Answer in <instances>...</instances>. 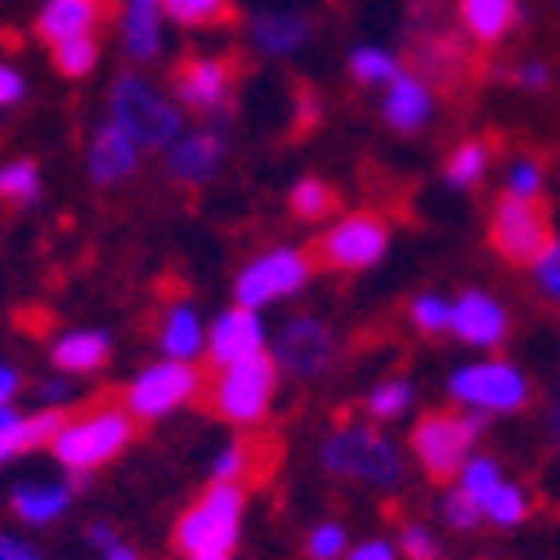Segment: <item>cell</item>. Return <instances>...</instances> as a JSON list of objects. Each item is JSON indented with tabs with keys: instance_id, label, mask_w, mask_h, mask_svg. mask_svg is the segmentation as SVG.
<instances>
[{
	"instance_id": "cell-1",
	"label": "cell",
	"mask_w": 560,
	"mask_h": 560,
	"mask_svg": "<svg viewBox=\"0 0 560 560\" xmlns=\"http://www.w3.org/2000/svg\"><path fill=\"white\" fill-rule=\"evenodd\" d=\"M243 521H247V489L211 480L189 506L179 511V521L171 529V547L184 560L233 556V547H238V538H243Z\"/></svg>"
},
{
	"instance_id": "cell-2",
	"label": "cell",
	"mask_w": 560,
	"mask_h": 560,
	"mask_svg": "<svg viewBox=\"0 0 560 560\" xmlns=\"http://www.w3.org/2000/svg\"><path fill=\"white\" fill-rule=\"evenodd\" d=\"M135 427L139 422L126 412V404H100L81 417H63V427L50 440V448H55L59 466H68L72 476H90L130 448Z\"/></svg>"
},
{
	"instance_id": "cell-3",
	"label": "cell",
	"mask_w": 560,
	"mask_h": 560,
	"mask_svg": "<svg viewBox=\"0 0 560 560\" xmlns=\"http://www.w3.org/2000/svg\"><path fill=\"white\" fill-rule=\"evenodd\" d=\"M323 471L337 476V480H354L368 489H382L395 493L404 489V453L382 440L372 427H337L318 448Z\"/></svg>"
},
{
	"instance_id": "cell-4",
	"label": "cell",
	"mask_w": 560,
	"mask_h": 560,
	"mask_svg": "<svg viewBox=\"0 0 560 560\" xmlns=\"http://www.w3.org/2000/svg\"><path fill=\"white\" fill-rule=\"evenodd\" d=\"M485 431V412H457V408H431L417 417V427L408 435V448L417 466L427 471V480L448 485L462 476V466L471 462V448Z\"/></svg>"
},
{
	"instance_id": "cell-5",
	"label": "cell",
	"mask_w": 560,
	"mask_h": 560,
	"mask_svg": "<svg viewBox=\"0 0 560 560\" xmlns=\"http://www.w3.org/2000/svg\"><path fill=\"white\" fill-rule=\"evenodd\" d=\"M278 377H283V372H278L273 354L260 350V354H252L243 363L220 368L202 395H207V408L220 417V422H229V427H260L269 417V408H273Z\"/></svg>"
},
{
	"instance_id": "cell-6",
	"label": "cell",
	"mask_w": 560,
	"mask_h": 560,
	"mask_svg": "<svg viewBox=\"0 0 560 560\" xmlns=\"http://www.w3.org/2000/svg\"><path fill=\"white\" fill-rule=\"evenodd\" d=\"M243 77H247V59L238 50H229V55H184L171 68V90H175L184 113L229 117L233 108H238Z\"/></svg>"
},
{
	"instance_id": "cell-7",
	"label": "cell",
	"mask_w": 560,
	"mask_h": 560,
	"mask_svg": "<svg viewBox=\"0 0 560 560\" xmlns=\"http://www.w3.org/2000/svg\"><path fill=\"white\" fill-rule=\"evenodd\" d=\"M489 247L516 269H534L551 247H556V220L551 207L538 198L502 194L489 215Z\"/></svg>"
},
{
	"instance_id": "cell-8",
	"label": "cell",
	"mask_w": 560,
	"mask_h": 560,
	"mask_svg": "<svg viewBox=\"0 0 560 560\" xmlns=\"http://www.w3.org/2000/svg\"><path fill=\"white\" fill-rule=\"evenodd\" d=\"M390 247V220L382 211H354L337 224H328L318 238L305 247L314 269H332V273H363L372 269Z\"/></svg>"
},
{
	"instance_id": "cell-9",
	"label": "cell",
	"mask_w": 560,
	"mask_h": 560,
	"mask_svg": "<svg viewBox=\"0 0 560 560\" xmlns=\"http://www.w3.org/2000/svg\"><path fill=\"white\" fill-rule=\"evenodd\" d=\"M113 126L135 149H171L179 139V108L162 100L144 77H117L113 85Z\"/></svg>"
},
{
	"instance_id": "cell-10",
	"label": "cell",
	"mask_w": 560,
	"mask_h": 560,
	"mask_svg": "<svg viewBox=\"0 0 560 560\" xmlns=\"http://www.w3.org/2000/svg\"><path fill=\"white\" fill-rule=\"evenodd\" d=\"M408 72L431 81L440 95H462L466 81L480 72V59L466 50L462 36L444 27V19H435V23L408 27Z\"/></svg>"
},
{
	"instance_id": "cell-11",
	"label": "cell",
	"mask_w": 560,
	"mask_h": 560,
	"mask_svg": "<svg viewBox=\"0 0 560 560\" xmlns=\"http://www.w3.org/2000/svg\"><path fill=\"white\" fill-rule=\"evenodd\" d=\"M202 395V372L189 359H162L144 368L139 377L126 386V412L135 422H162V417L179 412L184 404H194Z\"/></svg>"
},
{
	"instance_id": "cell-12",
	"label": "cell",
	"mask_w": 560,
	"mask_h": 560,
	"mask_svg": "<svg viewBox=\"0 0 560 560\" xmlns=\"http://www.w3.org/2000/svg\"><path fill=\"white\" fill-rule=\"evenodd\" d=\"M310 256L301 247H273L265 256H256L243 273L238 283H233V301L247 305V310H260V305H273L283 296H296L305 283H310Z\"/></svg>"
},
{
	"instance_id": "cell-13",
	"label": "cell",
	"mask_w": 560,
	"mask_h": 560,
	"mask_svg": "<svg viewBox=\"0 0 560 560\" xmlns=\"http://www.w3.org/2000/svg\"><path fill=\"white\" fill-rule=\"evenodd\" d=\"M448 395L476 412H521L529 404V382L521 368L493 359V363H471V368L453 372Z\"/></svg>"
},
{
	"instance_id": "cell-14",
	"label": "cell",
	"mask_w": 560,
	"mask_h": 560,
	"mask_svg": "<svg viewBox=\"0 0 560 560\" xmlns=\"http://www.w3.org/2000/svg\"><path fill=\"white\" fill-rule=\"evenodd\" d=\"M269 354H273L278 372H288V377H296V382H314L337 363V337H332V328L323 318L301 314V318L288 323L283 332H278Z\"/></svg>"
},
{
	"instance_id": "cell-15",
	"label": "cell",
	"mask_w": 560,
	"mask_h": 560,
	"mask_svg": "<svg viewBox=\"0 0 560 560\" xmlns=\"http://www.w3.org/2000/svg\"><path fill=\"white\" fill-rule=\"evenodd\" d=\"M117 19V0H45L36 19V36L55 45L63 36H95Z\"/></svg>"
},
{
	"instance_id": "cell-16",
	"label": "cell",
	"mask_w": 560,
	"mask_h": 560,
	"mask_svg": "<svg viewBox=\"0 0 560 560\" xmlns=\"http://www.w3.org/2000/svg\"><path fill=\"white\" fill-rule=\"evenodd\" d=\"M224 158H229V144L220 130H194V135H179L166 149V175L175 184H211Z\"/></svg>"
},
{
	"instance_id": "cell-17",
	"label": "cell",
	"mask_w": 560,
	"mask_h": 560,
	"mask_svg": "<svg viewBox=\"0 0 560 560\" xmlns=\"http://www.w3.org/2000/svg\"><path fill=\"white\" fill-rule=\"evenodd\" d=\"M265 350V328H260V314L233 301L211 328V341H207V354H211V368H229V363H243L252 354Z\"/></svg>"
},
{
	"instance_id": "cell-18",
	"label": "cell",
	"mask_w": 560,
	"mask_h": 560,
	"mask_svg": "<svg viewBox=\"0 0 560 560\" xmlns=\"http://www.w3.org/2000/svg\"><path fill=\"white\" fill-rule=\"evenodd\" d=\"M506 328H511L506 310L493 296H485V292H462L457 305H453V314H448V332L457 341H466V346H476V350L502 346Z\"/></svg>"
},
{
	"instance_id": "cell-19",
	"label": "cell",
	"mask_w": 560,
	"mask_h": 560,
	"mask_svg": "<svg viewBox=\"0 0 560 560\" xmlns=\"http://www.w3.org/2000/svg\"><path fill=\"white\" fill-rule=\"evenodd\" d=\"M68 506H72V485L63 480H23L14 485L10 493V511H14V521L27 525V529H50L68 516Z\"/></svg>"
},
{
	"instance_id": "cell-20",
	"label": "cell",
	"mask_w": 560,
	"mask_h": 560,
	"mask_svg": "<svg viewBox=\"0 0 560 560\" xmlns=\"http://www.w3.org/2000/svg\"><path fill=\"white\" fill-rule=\"evenodd\" d=\"M63 427V412L59 408H40V412H14V408H0V466L10 457H23L40 444H50Z\"/></svg>"
},
{
	"instance_id": "cell-21",
	"label": "cell",
	"mask_w": 560,
	"mask_h": 560,
	"mask_svg": "<svg viewBox=\"0 0 560 560\" xmlns=\"http://www.w3.org/2000/svg\"><path fill=\"white\" fill-rule=\"evenodd\" d=\"M85 166H90V179H95L100 189H113V184H126V179L135 175V166H139V149L130 144V139H126L113 121H104V126L95 130V139H90V158H85Z\"/></svg>"
},
{
	"instance_id": "cell-22",
	"label": "cell",
	"mask_w": 560,
	"mask_h": 560,
	"mask_svg": "<svg viewBox=\"0 0 560 560\" xmlns=\"http://www.w3.org/2000/svg\"><path fill=\"white\" fill-rule=\"evenodd\" d=\"M457 23L476 45H498L516 32L521 0H457Z\"/></svg>"
},
{
	"instance_id": "cell-23",
	"label": "cell",
	"mask_w": 560,
	"mask_h": 560,
	"mask_svg": "<svg viewBox=\"0 0 560 560\" xmlns=\"http://www.w3.org/2000/svg\"><path fill=\"white\" fill-rule=\"evenodd\" d=\"M427 121H431V85L412 72L386 81V126H395L399 135H417Z\"/></svg>"
},
{
	"instance_id": "cell-24",
	"label": "cell",
	"mask_w": 560,
	"mask_h": 560,
	"mask_svg": "<svg viewBox=\"0 0 560 560\" xmlns=\"http://www.w3.org/2000/svg\"><path fill=\"white\" fill-rule=\"evenodd\" d=\"M305 40H310V19L296 14V10H273V14H256L252 19V45L260 55L288 59V55L301 50Z\"/></svg>"
},
{
	"instance_id": "cell-25",
	"label": "cell",
	"mask_w": 560,
	"mask_h": 560,
	"mask_svg": "<svg viewBox=\"0 0 560 560\" xmlns=\"http://www.w3.org/2000/svg\"><path fill=\"white\" fill-rule=\"evenodd\" d=\"M121 36L135 63H153L162 55V0H126Z\"/></svg>"
},
{
	"instance_id": "cell-26",
	"label": "cell",
	"mask_w": 560,
	"mask_h": 560,
	"mask_svg": "<svg viewBox=\"0 0 560 560\" xmlns=\"http://www.w3.org/2000/svg\"><path fill=\"white\" fill-rule=\"evenodd\" d=\"M108 354H113V341H108V332H95V328L63 332V337L50 346V359H55V368H63V372H95V368L108 363Z\"/></svg>"
},
{
	"instance_id": "cell-27",
	"label": "cell",
	"mask_w": 560,
	"mask_h": 560,
	"mask_svg": "<svg viewBox=\"0 0 560 560\" xmlns=\"http://www.w3.org/2000/svg\"><path fill=\"white\" fill-rule=\"evenodd\" d=\"M162 14L175 19L189 32H207V27H238L243 10L238 0H162Z\"/></svg>"
},
{
	"instance_id": "cell-28",
	"label": "cell",
	"mask_w": 560,
	"mask_h": 560,
	"mask_svg": "<svg viewBox=\"0 0 560 560\" xmlns=\"http://www.w3.org/2000/svg\"><path fill=\"white\" fill-rule=\"evenodd\" d=\"M158 346L166 359H194L202 350V318L194 305H171L166 318H162V332H158Z\"/></svg>"
},
{
	"instance_id": "cell-29",
	"label": "cell",
	"mask_w": 560,
	"mask_h": 560,
	"mask_svg": "<svg viewBox=\"0 0 560 560\" xmlns=\"http://www.w3.org/2000/svg\"><path fill=\"white\" fill-rule=\"evenodd\" d=\"M50 63L63 81H85L100 68V40L95 36H63L50 45Z\"/></svg>"
},
{
	"instance_id": "cell-30",
	"label": "cell",
	"mask_w": 560,
	"mask_h": 560,
	"mask_svg": "<svg viewBox=\"0 0 560 560\" xmlns=\"http://www.w3.org/2000/svg\"><path fill=\"white\" fill-rule=\"evenodd\" d=\"M489 158H493L489 139H462L444 162V179L453 184V189H476V184L485 179V171H489Z\"/></svg>"
},
{
	"instance_id": "cell-31",
	"label": "cell",
	"mask_w": 560,
	"mask_h": 560,
	"mask_svg": "<svg viewBox=\"0 0 560 560\" xmlns=\"http://www.w3.org/2000/svg\"><path fill=\"white\" fill-rule=\"evenodd\" d=\"M36 198H40V166L32 158H14L0 166V202L32 207Z\"/></svg>"
},
{
	"instance_id": "cell-32",
	"label": "cell",
	"mask_w": 560,
	"mask_h": 560,
	"mask_svg": "<svg viewBox=\"0 0 560 560\" xmlns=\"http://www.w3.org/2000/svg\"><path fill=\"white\" fill-rule=\"evenodd\" d=\"M288 207H292L296 220H323V215H332L341 207V198H337L332 184H323L318 175H305L296 189L288 194Z\"/></svg>"
},
{
	"instance_id": "cell-33",
	"label": "cell",
	"mask_w": 560,
	"mask_h": 560,
	"mask_svg": "<svg viewBox=\"0 0 560 560\" xmlns=\"http://www.w3.org/2000/svg\"><path fill=\"white\" fill-rule=\"evenodd\" d=\"M480 511H485V521H493L498 529H511V525H521L525 516H529V493L521 489V485H498L485 502H480Z\"/></svg>"
},
{
	"instance_id": "cell-34",
	"label": "cell",
	"mask_w": 560,
	"mask_h": 560,
	"mask_svg": "<svg viewBox=\"0 0 560 560\" xmlns=\"http://www.w3.org/2000/svg\"><path fill=\"white\" fill-rule=\"evenodd\" d=\"M256 466H260L256 444H252V440H233V444H224V448L215 453V462H211V480L243 485V480L256 471Z\"/></svg>"
},
{
	"instance_id": "cell-35",
	"label": "cell",
	"mask_w": 560,
	"mask_h": 560,
	"mask_svg": "<svg viewBox=\"0 0 560 560\" xmlns=\"http://www.w3.org/2000/svg\"><path fill=\"white\" fill-rule=\"evenodd\" d=\"M408 408H412V382H404V377H390L382 386H372V395H368V417L372 422H395V417H404Z\"/></svg>"
},
{
	"instance_id": "cell-36",
	"label": "cell",
	"mask_w": 560,
	"mask_h": 560,
	"mask_svg": "<svg viewBox=\"0 0 560 560\" xmlns=\"http://www.w3.org/2000/svg\"><path fill=\"white\" fill-rule=\"evenodd\" d=\"M346 551H350V529L341 521H318L305 534V556L310 560H346Z\"/></svg>"
},
{
	"instance_id": "cell-37",
	"label": "cell",
	"mask_w": 560,
	"mask_h": 560,
	"mask_svg": "<svg viewBox=\"0 0 560 560\" xmlns=\"http://www.w3.org/2000/svg\"><path fill=\"white\" fill-rule=\"evenodd\" d=\"M404 68L399 59H390L386 50H372V45H359V50L350 55V77L359 85H377V81H395Z\"/></svg>"
},
{
	"instance_id": "cell-38",
	"label": "cell",
	"mask_w": 560,
	"mask_h": 560,
	"mask_svg": "<svg viewBox=\"0 0 560 560\" xmlns=\"http://www.w3.org/2000/svg\"><path fill=\"white\" fill-rule=\"evenodd\" d=\"M457 480H462V493H466V498L485 502V498L502 485V471H498V462H493V457H471V462L462 466V476H457Z\"/></svg>"
},
{
	"instance_id": "cell-39",
	"label": "cell",
	"mask_w": 560,
	"mask_h": 560,
	"mask_svg": "<svg viewBox=\"0 0 560 560\" xmlns=\"http://www.w3.org/2000/svg\"><path fill=\"white\" fill-rule=\"evenodd\" d=\"M440 516H444V525H448V529L471 534V529L485 521V511H480V502H476V498H466L462 489H453V493L440 502Z\"/></svg>"
},
{
	"instance_id": "cell-40",
	"label": "cell",
	"mask_w": 560,
	"mask_h": 560,
	"mask_svg": "<svg viewBox=\"0 0 560 560\" xmlns=\"http://www.w3.org/2000/svg\"><path fill=\"white\" fill-rule=\"evenodd\" d=\"M399 556H404V560H444V547H440V538H435L427 525H404V534H399Z\"/></svg>"
},
{
	"instance_id": "cell-41",
	"label": "cell",
	"mask_w": 560,
	"mask_h": 560,
	"mask_svg": "<svg viewBox=\"0 0 560 560\" xmlns=\"http://www.w3.org/2000/svg\"><path fill=\"white\" fill-rule=\"evenodd\" d=\"M448 314H453V305H444L440 296H417L412 301V323H417V332H427V337L448 332Z\"/></svg>"
},
{
	"instance_id": "cell-42",
	"label": "cell",
	"mask_w": 560,
	"mask_h": 560,
	"mask_svg": "<svg viewBox=\"0 0 560 560\" xmlns=\"http://www.w3.org/2000/svg\"><path fill=\"white\" fill-rule=\"evenodd\" d=\"M506 194H521V198H538L542 194V171L534 162H521L516 171H511V184H506Z\"/></svg>"
},
{
	"instance_id": "cell-43",
	"label": "cell",
	"mask_w": 560,
	"mask_h": 560,
	"mask_svg": "<svg viewBox=\"0 0 560 560\" xmlns=\"http://www.w3.org/2000/svg\"><path fill=\"white\" fill-rule=\"evenodd\" d=\"M346 560H399V547L390 538H363V542H350Z\"/></svg>"
},
{
	"instance_id": "cell-44",
	"label": "cell",
	"mask_w": 560,
	"mask_h": 560,
	"mask_svg": "<svg viewBox=\"0 0 560 560\" xmlns=\"http://www.w3.org/2000/svg\"><path fill=\"white\" fill-rule=\"evenodd\" d=\"M534 273H538V288H542L547 296H556V301H560V243H556V247L534 265Z\"/></svg>"
},
{
	"instance_id": "cell-45",
	"label": "cell",
	"mask_w": 560,
	"mask_h": 560,
	"mask_svg": "<svg viewBox=\"0 0 560 560\" xmlns=\"http://www.w3.org/2000/svg\"><path fill=\"white\" fill-rule=\"evenodd\" d=\"M27 95V85H23V77L10 68V63H0V108H14L19 100Z\"/></svg>"
},
{
	"instance_id": "cell-46",
	"label": "cell",
	"mask_w": 560,
	"mask_h": 560,
	"mask_svg": "<svg viewBox=\"0 0 560 560\" xmlns=\"http://www.w3.org/2000/svg\"><path fill=\"white\" fill-rule=\"evenodd\" d=\"M0 560H45V551H36L32 542H23L14 534H0Z\"/></svg>"
},
{
	"instance_id": "cell-47",
	"label": "cell",
	"mask_w": 560,
	"mask_h": 560,
	"mask_svg": "<svg viewBox=\"0 0 560 560\" xmlns=\"http://www.w3.org/2000/svg\"><path fill=\"white\" fill-rule=\"evenodd\" d=\"M95 556H100V560H144V551H139L135 542H126L121 534H117V538H108L104 547H95Z\"/></svg>"
},
{
	"instance_id": "cell-48",
	"label": "cell",
	"mask_w": 560,
	"mask_h": 560,
	"mask_svg": "<svg viewBox=\"0 0 560 560\" xmlns=\"http://www.w3.org/2000/svg\"><path fill=\"white\" fill-rule=\"evenodd\" d=\"M19 390H23V377H19V368H10V363H0V408H10Z\"/></svg>"
},
{
	"instance_id": "cell-49",
	"label": "cell",
	"mask_w": 560,
	"mask_h": 560,
	"mask_svg": "<svg viewBox=\"0 0 560 560\" xmlns=\"http://www.w3.org/2000/svg\"><path fill=\"white\" fill-rule=\"evenodd\" d=\"M40 395H45V404H50V408H59V404H68L72 399V386L68 382H40Z\"/></svg>"
},
{
	"instance_id": "cell-50",
	"label": "cell",
	"mask_w": 560,
	"mask_h": 560,
	"mask_svg": "<svg viewBox=\"0 0 560 560\" xmlns=\"http://www.w3.org/2000/svg\"><path fill=\"white\" fill-rule=\"evenodd\" d=\"M108 538H117V529H113V525H104V521H95V525L85 529V542H90V547H104Z\"/></svg>"
},
{
	"instance_id": "cell-51",
	"label": "cell",
	"mask_w": 560,
	"mask_h": 560,
	"mask_svg": "<svg viewBox=\"0 0 560 560\" xmlns=\"http://www.w3.org/2000/svg\"><path fill=\"white\" fill-rule=\"evenodd\" d=\"M547 427H551V440L560 444V404H556V408L547 412Z\"/></svg>"
},
{
	"instance_id": "cell-52",
	"label": "cell",
	"mask_w": 560,
	"mask_h": 560,
	"mask_svg": "<svg viewBox=\"0 0 560 560\" xmlns=\"http://www.w3.org/2000/svg\"><path fill=\"white\" fill-rule=\"evenodd\" d=\"M198 560H229V556H198Z\"/></svg>"
},
{
	"instance_id": "cell-53",
	"label": "cell",
	"mask_w": 560,
	"mask_h": 560,
	"mask_svg": "<svg viewBox=\"0 0 560 560\" xmlns=\"http://www.w3.org/2000/svg\"><path fill=\"white\" fill-rule=\"evenodd\" d=\"M337 5H341V0H337Z\"/></svg>"
}]
</instances>
